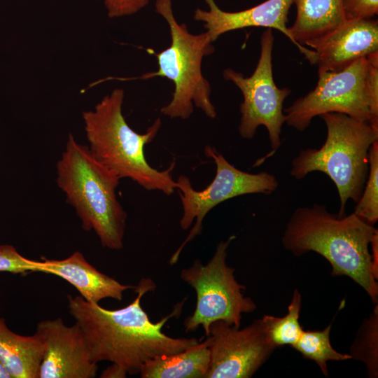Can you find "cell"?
Here are the masks:
<instances>
[{
  "instance_id": "24",
  "label": "cell",
  "mask_w": 378,
  "mask_h": 378,
  "mask_svg": "<svg viewBox=\"0 0 378 378\" xmlns=\"http://www.w3.org/2000/svg\"><path fill=\"white\" fill-rule=\"evenodd\" d=\"M368 68L366 76V88L370 101V124L378 129V52L368 57Z\"/></svg>"
},
{
  "instance_id": "2",
  "label": "cell",
  "mask_w": 378,
  "mask_h": 378,
  "mask_svg": "<svg viewBox=\"0 0 378 378\" xmlns=\"http://www.w3.org/2000/svg\"><path fill=\"white\" fill-rule=\"evenodd\" d=\"M378 230L354 212L334 214L323 204L298 208L286 223L284 247L296 256L314 251L328 260L332 276H346L378 302V266L371 243Z\"/></svg>"
},
{
  "instance_id": "15",
  "label": "cell",
  "mask_w": 378,
  "mask_h": 378,
  "mask_svg": "<svg viewBox=\"0 0 378 378\" xmlns=\"http://www.w3.org/2000/svg\"><path fill=\"white\" fill-rule=\"evenodd\" d=\"M37 272L53 274L64 279L79 292L87 302L99 304L106 298L121 300L123 293L136 286L125 285L99 272L90 265L80 251H74L62 260L43 258L36 260Z\"/></svg>"
},
{
  "instance_id": "26",
  "label": "cell",
  "mask_w": 378,
  "mask_h": 378,
  "mask_svg": "<svg viewBox=\"0 0 378 378\" xmlns=\"http://www.w3.org/2000/svg\"><path fill=\"white\" fill-rule=\"evenodd\" d=\"M107 15L116 18L132 15L139 12L149 4L150 0H102Z\"/></svg>"
},
{
  "instance_id": "14",
  "label": "cell",
  "mask_w": 378,
  "mask_h": 378,
  "mask_svg": "<svg viewBox=\"0 0 378 378\" xmlns=\"http://www.w3.org/2000/svg\"><path fill=\"white\" fill-rule=\"evenodd\" d=\"M204 1L209 9L197 8L193 19L203 23L205 31L213 42L227 31L250 27L277 29L292 41L286 24L293 0H267L253 7L236 12L222 10L214 0Z\"/></svg>"
},
{
  "instance_id": "3",
  "label": "cell",
  "mask_w": 378,
  "mask_h": 378,
  "mask_svg": "<svg viewBox=\"0 0 378 378\" xmlns=\"http://www.w3.org/2000/svg\"><path fill=\"white\" fill-rule=\"evenodd\" d=\"M125 92L114 89L104 96L92 110L83 112L82 117L88 148L94 158L121 178H130L147 190L173 194L176 182L172 172L176 162L159 171L146 159L145 146L158 133L162 121L158 118L144 134L131 128L123 113Z\"/></svg>"
},
{
  "instance_id": "7",
  "label": "cell",
  "mask_w": 378,
  "mask_h": 378,
  "mask_svg": "<svg viewBox=\"0 0 378 378\" xmlns=\"http://www.w3.org/2000/svg\"><path fill=\"white\" fill-rule=\"evenodd\" d=\"M234 238L232 235L220 241L206 265L196 259L190 267L181 270V279L194 288L197 295L195 310L183 322L186 332L202 326L208 337L211 324L216 321L240 328L242 314L256 309L253 300L244 295L246 287L236 280L234 268L226 263L227 249Z\"/></svg>"
},
{
  "instance_id": "13",
  "label": "cell",
  "mask_w": 378,
  "mask_h": 378,
  "mask_svg": "<svg viewBox=\"0 0 378 378\" xmlns=\"http://www.w3.org/2000/svg\"><path fill=\"white\" fill-rule=\"evenodd\" d=\"M305 45L315 52L318 71H341L356 60L378 52V21L346 20L331 32Z\"/></svg>"
},
{
  "instance_id": "16",
  "label": "cell",
  "mask_w": 378,
  "mask_h": 378,
  "mask_svg": "<svg viewBox=\"0 0 378 378\" xmlns=\"http://www.w3.org/2000/svg\"><path fill=\"white\" fill-rule=\"evenodd\" d=\"M296 18L288 28L292 42L311 64H314L315 52L303 45L335 30L346 22L342 0H293Z\"/></svg>"
},
{
  "instance_id": "27",
  "label": "cell",
  "mask_w": 378,
  "mask_h": 378,
  "mask_svg": "<svg viewBox=\"0 0 378 378\" xmlns=\"http://www.w3.org/2000/svg\"><path fill=\"white\" fill-rule=\"evenodd\" d=\"M127 372L117 364L112 363L104 370L100 374L101 378H125Z\"/></svg>"
},
{
  "instance_id": "9",
  "label": "cell",
  "mask_w": 378,
  "mask_h": 378,
  "mask_svg": "<svg viewBox=\"0 0 378 378\" xmlns=\"http://www.w3.org/2000/svg\"><path fill=\"white\" fill-rule=\"evenodd\" d=\"M272 29L265 31L260 38V55L257 66L249 77L232 69L223 70V78L234 83L241 92V118L238 130L246 139H252L258 127H266L272 152L274 154L281 145V133L285 122L283 104L290 93L288 88H279L274 83L272 52L274 46Z\"/></svg>"
},
{
  "instance_id": "8",
  "label": "cell",
  "mask_w": 378,
  "mask_h": 378,
  "mask_svg": "<svg viewBox=\"0 0 378 378\" xmlns=\"http://www.w3.org/2000/svg\"><path fill=\"white\" fill-rule=\"evenodd\" d=\"M204 153L216 164V175L208 186L202 190H195L190 178L186 175L178 176V190L183 214L179 224L187 230L195 224L187 237L172 255L169 263H176L185 246L200 234L202 222L206 214L220 203L231 198L262 193L270 195L276 190L279 182L274 175L267 172L251 174L244 172L230 164L216 148L206 145Z\"/></svg>"
},
{
  "instance_id": "22",
  "label": "cell",
  "mask_w": 378,
  "mask_h": 378,
  "mask_svg": "<svg viewBox=\"0 0 378 378\" xmlns=\"http://www.w3.org/2000/svg\"><path fill=\"white\" fill-rule=\"evenodd\" d=\"M369 169L364 190L354 213L370 225L378 220V141L370 148Z\"/></svg>"
},
{
  "instance_id": "5",
  "label": "cell",
  "mask_w": 378,
  "mask_h": 378,
  "mask_svg": "<svg viewBox=\"0 0 378 378\" xmlns=\"http://www.w3.org/2000/svg\"><path fill=\"white\" fill-rule=\"evenodd\" d=\"M155 10L167 22L171 36V44L167 48L153 52L158 62V70L132 78L108 77L101 82L109 79L166 78L174 83V90L171 101L160 109L164 115L187 119L192 114L195 105L208 118H215L217 113L211 99V85L202 71L204 57L215 50L214 42L206 31L193 34L186 24L178 22L172 0H156Z\"/></svg>"
},
{
  "instance_id": "17",
  "label": "cell",
  "mask_w": 378,
  "mask_h": 378,
  "mask_svg": "<svg viewBox=\"0 0 378 378\" xmlns=\"http://www.w3.org/2000/svg\"><path fill=\"white\" fill-rule=\"evenodd\" d=\"M43 351V341L36 332L17 334L0 318V363L11 378H38Z\"/></svg>"
},
{
  "instance_id": "4",
  "label": "cell",
  "mask_w": 378,
  "mask_h": 378,
  "mask_svg": "<svg viewBox=\"0 0 378 378\" xmlns=\"http://www.w3.org/2000/svg\"><path fill=\"white\" fill-rule=\"evenodd\" d=\"M120 178L100 163L88 146L69 134L57 163V184L86 231L93 230L103 247H123L127 213L118 201Z\"/></svg>"
},
{
  "instance_id": "23",
  "label": "cell",
  "mask_w": 378,
  "mask_h": 378,
  "mask_svg": "<svg viewBox=\"0 0 378 378\" xmlns=\"http://www.w3.org/2000/svg\"><path fill=\"white\" fill-rule=\"evenodd\" d=\"M0 272L26 274L37 272L36 260L22 255L9 244H0Z\"/></svg>"
},
{
  "instance_id": "25",
  "label": "cell",
  "mask_w": 378,
  "mask_h": 378,
  "mask_svg": "<svg viewBox=\"0 0 378 378\" xmlns=\"http://www.w3.org/2000/svg\"><path fill=\"white\" fill-rule=\"evenodd\" d=\"M346 20L372 19L378 13V0H342Z\"/></svg>"
},
{
  "instance_id": "21",
  "label": "cell",
  "mask_w": 378,
  "mask_h": 378,
  "mask_svg": "<svg viewBox=\"0 0 378 378\" xmlns=\"http://www.w3.org/2000/svg\"><path fill=\"white\" fill-rule=\"evenodd\" d=\"M366 365L369 377H378V304L359 327L349 354Z\"/></svg>"
},
{
  "instance_id": "11",
  "label": "cell",
  "mask_w": 378,
  "mask_h": 378,
  "mask_svg": "<svg viewBox=\"0 0 378 378\" xmlns=\"http://www.w3.org/2000/svg\"><path fill=\"white\" fill-rule=\"evenodd\" d=\"M206 340L210 363L205 378H250L276 349L262 318L241 329L216 321Z\"/></svg>"
},
{
  "instance_id": "20",
  "label": "cell",
  "mask_w": 378,
  "mask_h": 378,
  "mask_svg": "<svg viewBox=\"0 0 378 378\" xmlns=\"http://www.w3.org/2000/svg\"><path fill=\"white\" fill-rule=\"evenodd\" d=\"M301 307L302 296L295 289L284 316L265 315L262 318L269 338L276 348L287 344L293 346L300 338L304 331L299 322Z\"/></svg>"
},
{
  "instance_id": "1",
  "label": "cell",
  "mask_w": 378,
  "mask_h": 378,
  "mask_svg": "<svg viewBox=\"0 0 378 378\" xmlns=\"http://www.w3.org/2000/svg\"><path fill=\"white\" fill-rule=\"evenodd\" d=\"M155 287L151 279H142L135 286V299L115 310L88 302L80 295L68 296L69 313L81 328L94 362L110 361L128 374H136L148 361L181 352L199 342L194 337H172L162 331L169 319L181 314L185 300L159 321L150 320L141 300Z\"/></svg>"
},
{
  "instance_id": "6",
  "label": "cell",
  "mask_w": 378,
  "mask_h": 378,
  "mask_svg": "<svg viewBox=\"0 0 378 378\" xmlns=\"http://www.w3.org/2000/svg\"><path fill=\"white\" fill-rule=\"evenodd\" d=\"M321 116L327 128L324 144L319 148L302 150L292 160L290 174L298 180L313 172L327 174L339 194L338 214L343 215L349 200L357 202L363 192L368 174V153L378 141V129L344 113Z\"/></svg>"
},
{
  "instance_id": "28",
  "label": "cell",
  "mask_w": 378,
  "mask_h": 378,
  "mask_svg": "<svg viewBox=\"0 0 378 378\" xmlns=\"http://www.w3.org/2000/svg\"><path fill=\"white\" fill-rule=\"evenodd\" d=\"M0 378H11L9 374L5 370L0 363Z\"/></svg>"
},
{
  "instance_id": "12",
  "label": "cell",
  "mask_w": 378,
  "mask_h": 378,
  "mask_svg": "<svg viewBox=\"0 0 378 378\" xmlns=\"http://www.w3.org/2000/svg\"><path fill=\"white\" fill-rule=\"evenodd\" d=\"M36 332L43 343L38 378H94L98 365L90 355L78 323L66 326L61 318L40 321Z\"/></svg>"
},
{
  "instance_id": "18",
  "label": "cell",
  "mask_w": 378,
  "mask_h": 378,
  "mask_svg": "<svg viewBox=\"0 0 378 378\" xmlns=\"http://www.w3.org/2000/svg\"><path fill=\"white\" fill-rule=\"evenodd\" d=\"M209 363L206 339L181 352L148 361L139 374L142 378H205Z\"/></svg>"
},
{
  "instance_id": "19",
  "label": "cell",
  "mask_w": 378,
  "mask_h": 378,
  "mask_svg": "<svg viewBox=\"0 0 378 378\" xmlns=\"http://www.w3.org/2000/svg\"><path fill=\"white\" fill-rule=\"evenodd\" d=\"M330 323L322 330H304L298 341L292 346L302 356L314 361L324 376L328 377L327 362L351 359V356L341 354L333 349L330 344Z\"/></svg>"
},
{
  "instance_id": "10",
  "label": "cell",
  "mask_w": 378,
  "mask_h": 378,
  "mask_svg": "<svg viewBox=\"0 0 378 378\" xmlns=\"http://www.w3.org/2000/svg\"><path fill=\"white\" fill-rule=\"evenodd\" d=\"M368 57L360 58L338 71H318L316 88L285 109V122L303 131L312 120L326 113L346 114L370 123V101L366 88Z\"/></svg>"
}]
</instances>
